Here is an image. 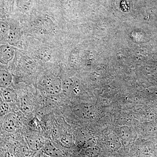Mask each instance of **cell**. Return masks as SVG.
I'll return each mask as SVG.
<instances>
[{"instance_id":"cell-1","label":"cell","mask_w":157,"mask_h":157,"mask_svg":"<svg viewBox=\"0 0 157 157\" xmlns=\"http://www.w3.org/2000/svg\"><path fill=\"white\" fill-rule=\"evenodd\" d=\"M73 111L76 116L82 119H94L96 115L95 107L89 103L76 104L73 107Z\"/></svg>"},{"instance_id":"cell-2","label":"cell","mask_w":157,"mask_h":157,"mask_svg":"<svg viewBox=\"0 0 157 157\" xmlns=\"http://www.w3.org/2000/svg\"><path fill=\"white\" fill-rule=\"evenodd\" d=\"M77 144L80 147L85 149L95 145V137L90 133L84 130H81L77 133L76 138Z\"/></svg>"},{"instance_id":"cell-3","label":"cell","mask_w":157,"mask_h":157,"mask_svg":"<svg viewBox=\"0 0 157 157\" xmlns=\"http://www.w3.org/2000/svg\"><path fill=\"white\" fill-rule=\"evenodd\" d=\"M19 126V121L17 115L14 113H8L5 116L3 120V127L6 132L13 133Z\"/></svg>"},{"instance_id":"cell-4","label":"cell","mask_w":157,"mask_h":157,"mask_svg":"<svg viewBox=\"0 0 157 157\" xmlns=\"http://www.w3.org/2000/svg\"><path fill=\"white\" fill-rule=\"evenodd\" d=\"M45 90L49 95L56 96L62 91V81L59 78H54L47 82Z\"/></svg>"},{"instance_id":"cell-5","label":"cell","mask_w":157,"mask_h":157,"mask_svg":"<svg viewBox=\"0 0 157 157\" xmlns=\"http://www.w3.org/2000/svg\"><path fill=\"white\" fill-rule=\"evenodd\" d=\"M43 151L45 154L51 157H61L63 154L59 147L52 141H47L45 143Z\"/></svg>"},{"instance_id":"cell-6","label":"cell","mask_w":157,"mask_h":157,"mask_svg":"<svg viewBox=\"0 0 157 157\" xmlns=\"http://www.w3.org/2000/svg\"><path fill=\"white\" fill-rule=\"evenodd\" d=\"M14 50L8 45L0 46V62L4 64H7L11 61L14 56Z\"/></svg>"},{"instance_id":"cell-7","label":"cell","mask_w":157,"mask_h":157,"mask_svg":"<svg viewBox=\"0 0 157 157\" xmlns=\"http://www.w3.org/2000/svg\"><path fill=\"white\" fill-rule=\"evenodd\" d=\"M120 137L125 144L130 143L135 137L133 129L127 126L121 127L120 129Z\"/></svg>"},{"instance_id":"cell-8","label":"cell","mask_w":157,"mask_h":157,"mask_svg":"<svg viewBox=\"0 0 157 157\" xmlns=\"http://www.w3.org/2000/svg\"><path fill=\"white\" fill-rule=\"evenodd\" d=\"M76 88V83L72 78H67L62 82V91L65 95H72Z\"/></svg>"},{"instance_id":"cell-9","label":"cell","mask_w":157,"mask_h":157,"mask_svg":"<svg viewBox=\"0 0 157 157\" xmlns=\"http://www.w3.org/2000/svg\"><path fill=\"white\" fill-rule=\"evenodd\" d=\"M106 143L107 146L113 151H117L121 147V142L119 137L113 133L107 135Z\"/></svg>"},{"instance_id":"cell-10","label":"cell","mask_w":157,"mask_h":157,"mask_svg":"<svg viewBox=\"0 0 157 157\" xmlns=\"http://www.w3.org/2000/svg\"><path fill=\"white\" fill-rule=\"evenodd\" d=\"M28 144L29 148L33 151L39 150L44 146L45 142L41 136H32L28 139Z\"/></svg>"},{"instance_id":"cell-11","label":"cell","mask_w":157,"mask_h":157,"mask_svg":"<svg viewBox=\"0 0 157 157\" xmlns=\"http://www.w3.org/2000/svg\"><path fill=\"white\" fill-rule=\"evenodd\" d=\"M21 109L23 112L28 113L33 111L34 104L30 98L28 96H23L21 99Z\"/></svg>"},{"instance_id":"cell-12","label":"cell","mask_w":157,"mask_h":157,"mask_svg":"<svg viewBox=\"0 0 157 157\" xmlns=\"http://www.w3.org/2000/svg\"><path fill=\"white\" fill-rule=\"evenodd\" d=\"M12 76L11 73L6 70H0V87H8L11 84Z\"/></svg>"},{"instance_id":"cell-13","label":"cell","mask_w":157,"mask_h":157,"mask_svg":"<svg viewBox=\"0 0 157 157\" xmlns=\"http://www.w3.org/2000/svg\"><path fill=\"white\" fill-rule=\"evenodd\" d=\"M5 36L6 41L10 45H16L18 44L19 42V37L16 31L10 28Z\"/></svg>"},{"instance_id":"cell-14","label":"cell","mask_w":157,"mask_h":157,"mask_svg":"<svg viewBox=\"0 0 157 157\" xmlns=\"http://www.w3.org/2000/svg\"><path fill=\"white\" fill-rule=\"evenodd\" d=\"M3 97L6 102H11L15 101L17 94L15 90L10 88L6 87L3 91Z\"/></svg>"},{"instance_id":"cell-15","label":"cell","mask_w":157,"mask_h":157,"mask_svg":"<svg viewBox=\"0 0 157 157\" xmlns=\"http://www.w3.org/2000/svg\"><path fill=\"white\" fill-rule=\"evenodd\" d=\"M60 141L62 146L67 148L72 147L75 144L73 136L70 134H66L62 136Z\"/></svg>"},{"instance_id":"cell-16","label":"cell","mask_w":157,"mask_h":157,"mask_svg":"<svg viewBox=\"0 0 157 157\" xmlns=\"http://www.w3.org/2000/svg\"><path fill=\"white\" fill-rule=\"evenodd\" d=\"M101 153V148L96 144L86 149L85 153L87 157H98Z\"/></svg>"},{"instance_id":"cell-17","label":"cell","mask_w":157,"mask_h":157,"mask_svg":"<svg viewBox=\"0 0 157 157\" xmlns=\"http://www.w3.org/2000/svg\"><path fill=\"white\" fill-rule=\"evenodd\" d=\"M38 56L41 59L48 60L51 58V52L48 48H43L38 51Z\"/></svg>"},{"instance_id":"cell-18","label":"cell","mask_w":157,"mask_h":157,"mask_svg":"<svg viewBox=\"0 0 157 157\" xmlns=\"http://www.w3.org/2000/svg\"><path fill=\"white\" fill-rule=\"evenodd\" d=\"M22 63L23 67L26 69H32L35 68V63L33 61L32 59L30 58L29 57L24 56L22 59Z\"/></svg>"},{"instance_id":"cell-19","label":"cell","mask_w":157,"mask_h":157,"mask_svg":"<svg viewBox=\"0 0 157 157\" xmlns=\"http://www.w3.org/2000/svg\"><path fill=\"white\" fill-rule=\"evenodd\" d=\"M9 111V106L6 101L0 104V117L5 116Z\"/></svg>"},{"instance_id":"cell-20","label":"cell","mask_w":157,"mask_h":157,"mask_svg":"<svg viewBox=\"0 0 157 157\" xmlns=\"http://www.w3.org/2000/svg\"><path fill=\"white\" fill-rule=\"evenodd\" d=\"M10 28L8 24L3 21L0 22V33L1 34L5 36Z\"/></svg>"},{"instance_id":"cell-21","label":"cell","mask_w":157,"mask_h":157,"mask_svg":"<svg viewBox=\"0 0 157 157\" xmlns=\"http://www.w3.org/2000/svg\"><path fill=\"white\" fill-rule=\"evenodd\" d=\"M5 157H15V156L13 154L11 153V152H8L6 153V155H5Z\"/></svg>"}]
</instances>
